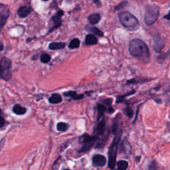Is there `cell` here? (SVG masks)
<instances>
[{
  "label": "cell",
  "instance_id": "cb8c5ba5",
  "mask_svg": "<svg viewBox=\"0 0 170 170\" xmlns=\"http://www.w3.org/2000/svg\"><path fill=\"white\" fill-rule=\"evenodd\" d=\"M52 21H53V23H54L55 26L53 27L51 29V30L49 31V33H50V32H51L53 30H55V29H57V28L59 27L61 25V17H58V15L53 16V17H52Z\"/></svg>",
  "mask_w": 170,
  "mask_h": 170
},
{
  "label": "cell",
  "instance_id": "277c9868",
  "mask_svg": "<svg viewBox=\"0 0 170 170\" xmlns=\"http://www.w3.org/2000/svg\"><path fill=\"white\" fill-rule=\"evenodd\" d=\"M159 11L158 6L154 4L146 5L144 12V21L147 25H151L158 19Z\"/></svg>",
  "mask_w": 170,
  "mask_h": 170
},
{
  "label": "cell",
  "instance_id": "52a82bcc",
  "mask_svg": "<svg viewBox=\"0 0 170 170\" xmlns=\"http://www.w3.org/2000/svg\"><path fill=\"white\" fill-rule=\"evenodd\" d=\"M92 164L95 167H104L106 164V158L101 154H95L92 157Z\"/></svg>",
  "mask_w": 170,
  "mask_h": 170
},
{
  "label": "cell",
  "instance_id": "3957f363",
  "mask_svg": "<svg viewBox=\"0 0 170 170\" xmlns=\"http://www.w3.org/2000/svg\"><path fill=\"white\" fill-rule=\"evenodd\" d=\"M119 20L122 25L129 31H134L139 28V22L137 18L129 12L124 11L119 13Z\"/></svg>",
  "mask_w": 170,
  "mask_h": 170
},
{
  "label": "cell",
  "instance_id": "d4e9b609",
  "mask_svg": "<svg viewBox=\"0 0 170 170\" xmlns=\"http://www.w3.org/2000/svg\"><path fill=\"white\" fill-rule=\"evenodd\" d=\"M80 43H81L80 40L78 38H74L71 40V41L70 42V43H69L68 45V48L71 49H77V48L79 47Z\"/></svg>",
  "mask_w": 170,
  "mask_h": 170
},
{
  "label": "cell",
  "instance_id": "60d3db41",
  "mask_svg": "<svg viewBox=\"0 0 170 170\" xmlns=\"http://www.w3.org/2000/svg\"><path fill=\"white\" fill-rule=\"evenodd\" d=\"M42 1H49V0H42Z\"/></svg>",
  "mask_w": 170,
  "mask_h": 170
},
{
  "label": "cell",
  "instance_id": "ffe728a7",
  "mask_svg": "<svg viewBox=\"0 0 170 170\" xmlns=\"http://www.w3.org/2000/svg\"><path fill=\"white\" fill-rule=\"evenodd\" d=\"M88 19L90 24L92 25H95L99 22L100 20V16L98 13H93V14L90 15L88 17Z\"/></svg>",
  "mask_w": 170,
  "mask_h": 170
},
{
  "label": "cell",
  "instance_id": "f546056e",
  "mask_svg": "<svg viewBox=\"0 0 170 170\" xmlns=\"http://www.w3.org/2000/svg\"><path fill=\"white\" fill-rule=\"evenodd\" d=\"M157 169H158V166H157L156 161H153L151 162L149 165V170H157Z\"/></svg>",
  "mask_w": 170,
  "mask_h": 170
},
{
  "label": "cell",
  "instance_id": "7c38bea8",
  "mask_svg": "<svg viewBox=\"0 0 170 170\" xmlns=\"http://www.w3.org/2000/svg\"><path fill=\"white\" fill-rule=\"evenodd\" d=\"M31 13L30 7L28 6H21L17 11V13L21 18H25Z\"/></svg>",
  "mask_w": 170,
  "mask_h": 170
},
{
  "label": "cell",
  "instance_id": "e0dca14e",
  "mask_svg": "<svg viewBox=\"0 0 170 170\" xmlns=\"http://www.w3.org/2000/svg\"><path fill=\"white\" fill-rule=\"evenodd\" d=\"M62 100H63L62 97H61L59 94H57V93L52 94L51 97H49V102L50 104H54L61 103L62 102Z\"/></svg>",
  "mask_w": 170,
  "mask_h": 170
},
{
  "label": "cell",
  "instance_id": "ba28073f",
  "mask_svg": "<svg viewBox=\"0 0 170 170\" xmlns=\"http://www.w3.org/2000/svg\"><path fill=\"white\" fill-rule=\"evenodd\" d=\"M9 14L10 11L8 8H5L0 12V33L7 23Z\"/></svg>",
  "mask_w": 170,
  "mask_h": 170
},
{
  "label": "cell",
  "instance_id": "7a4b0ae2",
  "mask_svg": "<svg viewBox=\"0 0 170 170\" xmlns=\"http://www.w3.org/2000/svg\"><path fill=\"white\" fill-rule=\"evenodd\" d=\"M129 51L132 56L143 61L150 58V51L144 42L140 39H134L130 42Z\"/></svg>",
  "mask_w": 170,
  "mask_h": 170
},
{
  "label": "cell",
  "instance_id": "ab89813d",
  "mask_svg": "<svg viewBox=\"0 0 170 170\" xmlns=\"http://www.w3.org/2000/svg\"><path fill=\"white\" fill-rule=\"evenodd\" d=\"M4 5L1 4H0V8H1V7H4Z\"/></svg>",
  "mask_w": 170,
  "mask_h": 170
},
{
  "label": "cell",
  "instance_id": "7402d4cb",
  "mask_svg": "<svg viewBox=\"0 0 170 170\" xmlns=\"http://www.w3.org/2000/svg\"><path fill=\"white\" fill-rule=\"evenodd\" d=\"M69 128V125L67 123L63 122H60L57 124V130L58 132H66Z\"/></svg>",
  "mask_w": 170,
  "mask_h": 170
},
{
  "label": "cell",
  "instance_id": "b9f144b4",
  "mask_svg": "<svg viewBox=\"0 0 170 170\" xmlns=\"http://www.w3.org/2000/svg\"><path fill=\"white\" fill-rule=\"evenodd\" d=\"M63 170H71V169H64Z\"/></svg>",
  "mask_w": 170,
  "mask_h": 170
},
{
  "label": "cell",
  "instance_id": "484cf974",
  "mask_svg": "<svg viewBox=\"0 0 170 170\" xmlns=\"http://www.w3.org/2000/svg\"><path fill=\"white\" fill-rule=\"evenodd\" d=\"M51 59V57H50V56L49 55L47 54V53H43V54H42L41 55V57H40V60H41V62L42 63H48L49 62V61Z\"/></svg>",
  "mask_w": 170,
  "mask_h": 170
},
{
  "label": "cell",
  "instance_id": "4fadbf2b",
  "mask_svg": "<svg viewBox=\"0 0 170 170\" xmlns=\"http://www.w3.org/2000/svg\"><path fill=\"white\" fill-rule=\"evenodd\" d=\"M13 112L17 114V115H23L27 112V108L25 107H23L19 104H15L13 107Z\"/></svg>",
  "mask_w": 170,
  "mask_h": 170
},
{
  "label": "cell",
  "instance_id": "8fae6325",
  "mask_svg": "<svg viewBox=\"0 0 170 170\" xmlns=\"http://www.w3.org/2000/svg\"><path fill=\"white\" fill-rule=\"evenodd\" d=\"M98 139H99V138L98 136H96L94 135H90L87 133H85L79 138V141L82 143L86 142H96L97 140H98Z\"/></svg>",
  "mask_w": 170,
  "mask_h": 170
},
{
  "label": "cell",
  "instance_id": "836d02e7",
  "mask_svg": "<svg viewBox=\"0 0 170 170\" xmlns=\"http://www.w3.org/2000/svg\"><path fill=\"white\" fill-rule=\"evenodd\" d=\"M63 15H64V12H63V11H62V10L58 11V12H57V15H58V17H62Z\"/></svg>",
  "mask_w": 170,
  "mask_h": 170
},
{
  "label": "cell",
  "instance_id": "8d00e7d4",
  "mask_svg": "<svg viewBox=\"0 0 170 170\" xmlns=\"http://www.w3.org/2000/svg\"><path fill=\"white\" fill-rule=\"evenodd\" d=\"M135 161L136 162H139L140 161V159H141V156H136L135 157Z\"/></svg>",
  "mask_w": 170,
  "mask_h": 170
},
{
  "label": "cell",
  "instance_id": "5b68a950",
  "mask_svg": "<svg viewBox=\"0 0 170 170\" xmlns=\"http://www.w3.org/2000/svg\"><path fill=\"white\" fill-rule=\"evenodd\" d=\"M12 76V61L7 57H2L0 59V78L8 81Z\"/></svg>",
  "mask_w": 170,
  "mask_h": 170
},
{
  "label": "cell",
  "instance_id": "ac0fdd59",
  "mask_svg": "<svg viewBox=\"0 0 170 170\" xmlns=\"http://www.w3.org/2000/svg\"><path fill=\"white\" fill-rule=\"evenodd\" d=\"M97 111H98L97 121H99L100 118H102V117H103L104 114L105 112L106 111V106L102 104H97Z\"/></svg>",
  "mask_w": 170,
  "mask_h": 170
},
{
  "label": "cell",
  "instance_id": "d6a6232c",
  "mask_svg": "<svg viewBox=\"0 0 170 170\" xmlns=\"http://www.w3.org/2000/svg\"><path fill=\"white\" fill-rule=\"evenodd\" d=\"M106 111H107L108 114H112L114 112V109L110 106H108V108H106Z\"/></svg>",
  "mask_w": 170,
  "mask_h": 170
},
{
  "label": "cell",
  "instance_id": "8992f818",
  "mask_svg": "<svg viewBox=\"0 0 170 170\" xmlns=\"http://www.w3.org/2000/svg\"><path fill=\"white\" fill-rule=\"evenodd\" d=\"M119 145L120 154L123 155L126 158L130 157L132 153V147L126 138H124L121 142V143H119Z\"/></svg>",
  "mask_w": 170,
  "mask_h": 170
},
{
  "label": "cell",
  "instance_id": "4316f807",
  "mask_svg": "<svg viewBox=\"0 0 170 170\" xmlns=\"http://www.w3.org/2000/svg\"><path fill=\"white\" fill-rule=\"evenodd\" d=\"M134 93H135V90H132V91L130 92H128V93H127V94H124V95H123V96H121V97H119L118 98V99H117V100H116V103L122 102V100H123L125 97H128V96L132 95V94H134Z\"/></svg>",
  "mask_w": 170,
  "mask_h": 170
},
{
  "label": "cell",
  "instance_id": "5bb4252c",
  "mask_svg": "<svg viewBox=\"0 0 170 170\" xmlns=\"http://www.w3.org/2000/svg\"><path fill=\"white\" fill-rule=\"evenodd\" d=\"M96 142H86V143H82L81 148H80V150L78 151V152L80 153H85L86 151H89L90 150L94 147Z\"/></svg>",
  "mask_w": 170,
  "mask_h": 170
},
{
  "label": "cell",
  "instance_id": "4dcf8cb0",
  "mask_svg": "<svg viewBox=\"0 0 170 170\" xmlns=\"http://www.w3.org/2000/svg\"><path fill=\"white\" fill-rule=\"evenodd\" d=\"M126 4H127L126 1H124V2L120 3V4L117 5V6L115 7V10H120V9H122V8L126 6Z\"/></svg>",
  "mask_w": 170,
  "mask_h": 170
},
{
  "label": "cell",
  "instance_id": "9c48e42d",
  "mask_svg": "<svg viewBox=\"0 0 170 170\" xmlns=\"http://www.w3.org/2000/svg\"><path fill=\"white\" fill-rule=\"evenodd\" d=\"M164 47V39L159 34L153 37V49L156 53H161Z\"/></svg>",
  "mask_w": 170,
  "mask_h": 170
},
{
  "label": "cell",
  "instance_id": "d6986e66",
  "mask_svg": "<svg viewBox=\"0 0 170 170\" xmlns=\"http://www.w3.org/2000/svg\"><path fill=\"white\" fill-rule=\"evenodd\" d=\"M66 46L65 42H51L49 45V49L50 50H59L63 49Z\"/></svg>",
  "mask_w": 170,
  "mask_h": 170
},
{
  "label": "cell",
  "instance_id": "30bf717a",
  "mask_svg": "<svg viewBox=\"0 0 170 170\" xmlns=\"http://www.w3.org/2000/svg\"><path fill=\"white\" fill-rule=\"evenodd\" d=\"M106 130V121L104 119L101 120L100 121L98 122L97 126L94 128V131H93V134L96 136H98L99 138L100 135H104Z\"/></svg>",
  "mask_w": 170,
  "mask_h": 170
},
{
  "label": "cell",
  "instance_id": "1f68e13d",
  "mask_svg": "<svg viewBox=\"0 0 170 170\" xmlns=\"http://www.w3.org/2000/svg\"><path fill=\"white\" fill-rule=\"evenodd\" d=\"M102 102L105 105L108 106H110L112 102V99H111V98H106V99L103 100Z\"/></svg>",
  "mask_w": 170,
  "mask_h": 170
},
{
  "label": "cell",
  "instance_id": "f35d334b",
  "mask_svg": "<svg viewBox=\"0 0 170 170\" xmlns=\"http://www.w3.org/2000/svg\"><path fill=\"white\" fill-rule=\"evenodd\" d=\"M155 101L157 103H160L161 102V100H159V99H156Z\"/></svg>",
  "mask_w": 170,
  "mask_h": 170
},
{
  "label": "cell",
  "instance_id": "9a60e30c",
  "mask_svg": "<svg viewBox=\"0 0 170 170\" xmlns=\"http://www.w3.org/2000/svg\"><path fill=\"white\" fill-rule=\"evenodd\" d=\"M63 94L64 96H65V97H71L72 98V99L75 100H81L84 97L83 94H78L76 91H72V90H71V91L64 92Z\"/></svg>",
  "mask_w": 170,
  "mask_h": 170
},
{
  "label": "cell",
  "instance_id": "2e32d148",
  "mask_svg": "<svg viewBox=\"0 0 170 170\" xmlns=\"http://www.w3.org/2000/svg\"><path fill=\"white\" fill-rule=\"evenodd\" d=\"M98 42V39L95 35L92 34H89L85 38V43L88 45H96Z\"/></svg>",
  "mask_w": 170,
  "mask_h": 170
},
{
  "label": "cell",
  "instance_id": "d590c367",
  "mask_svg": "<svg viewBox=\"0 0 170 170\" xmlns=\"http://www.w3.org/2000/svg\"><path fill=\"white\" fill-rule=\"evenodd\" d=\"M4 50V44L0 41V51H2Z\"/></svg>",
  "mask_w": 170,
  "mask_h": 170
},
{
  "label": "cell",
  "instance_id": "83f0119b",
  "mask_svg": "<svg viewBox=\"0 0 170 170\" xmlns=\"http://www.w3.org/2000/svg\"><path fill=\"white\" fill-rule=\"evenodd\" d=\"M125 112H126V116L128 117L130 119H131L133 116H134V112H133L132 109L131 108H130L129 106L126 108V110H125Z\"/></svg>",
  "mask_w": 170,
  "mask_h": 170
},
{
  "label": "cell",
  "instance_id": "e575fe53",
  "mask_svg": "<svg viewBox=\"0 0 170 170\" xmlns=\"http://www.w3.org/2000/svg\"><path fill=\"white\" fill-rule=\"evenodd\" d=\"M92 1L94 4H96L97 5H99V6L101 5V2L100 0H92Z\"/></svg>",
  "mask_w": 170,
  "mask_h": 170
},
{
  "label": "cell",
  "instance_id": "44dd1931",
  "mask_svg": "<svg viewBox=\"0 0 170 170\" xmlns=\"http://www.w3.org/2000/svg\"><path fill=\"white\" fill-rule=\"evenodd\" d=\"M117 169L116 170H127L128 167V162L125 160H120L116 163Z\"/></svg>",
  "mask_w": 170,
  "mask_h": 170
},
{
  "label": "cell",
  "instance_id": "6da1fadb",
  "mask_svg": "<svg viewBox=\"0 0 170 170\" xmlns=\"http://www.w3.org/2000/svg\"><path fill=\"white\" fill-rule=\"evenodd\" d=\"M112 132L114 133V137L113 140L109 147L108 150V167L111 170L115 169L116 163V156L117 151L119 146L122 134V128L121 127V124L118 120V116H116L115 120L113 123L112 129Z\"/></svg>",
  "mask_w": 170,
  "mask_h": 170
},
{
  "label": "cell",
  "instance_id": "f1b7e54d",
  "mask_svg": "<svg viewBox=\"0 0 170 170\" xmlns=\"http://www.w3.org/2000/svg\"><path fill=\"white\" fill-rule=\"evenodd\" d=\"M5 124V120L4 118V116H2V111L0 109V129L4 126Z\"/></svg>",
  "mask_w": 170,
  "mask_h": 170
},
{
  "label": "cell",
  "instance_id": "74e56055",
  "mask_svg": "<svg viewBox=\"0 0 170 170\" xmlns=\"http://www.w3.org/2000/svg\"><path fill=\"white\" fill-rule=\"evenodd\" d=\"M164 18L166 19H167V20H169L170 18H169V13H168V14H167V15L164 16Z\"/></svg>",
  "mask_w": 170,
  "mask_h": 170
},
{
  "label": "cell",
  "instance_id": "603a6c76",
  "mask_svg": "<svg viewBox=\"0 0 170 170\" xmlns=\"http://www.w3.org/2000/svg\"><path fill=\"white\" fill-rule=\"evenodd\" d=\"M87 30L91 32L93 35H95L98 36V37H103L104 33L102 31H100L99 29L96 27H89L87 28Z\"/></svg>",
  "mask_w": 170,
  "mask_h": 170
}]
</instances>
